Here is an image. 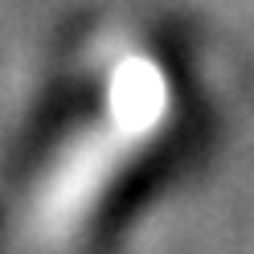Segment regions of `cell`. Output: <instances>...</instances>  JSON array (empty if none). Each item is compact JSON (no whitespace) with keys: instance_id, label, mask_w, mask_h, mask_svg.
<instances>
[{"instance_id":"obj_2","label":"cell","mask_w":254,"mask_h":254,"mask_svg":"<svg viewBox=\"0 0 254 254\" xmlns=\"http://www.w3.org/2000/svg\"><path fill=\"white\" fill-rule=\"evenodd\" d=\"M12 234V213H8V193L0 189V254H4V242Z\"/></svg>"},{"instance_id":"obj_1","label":"cell","mask_w":254,"mask_h":254,"mask_svg":"<svg viewBox=\"0 0 254 254\" xmlns=\"http://www.w3.org/2000/svg\"><path fill=\"white\" fill-rule=\"evenodd\" d=\"M197 127V74L152 12L103 8L62 41L8 193L33 254H99Z\"/></svg>"}]
</instances>
